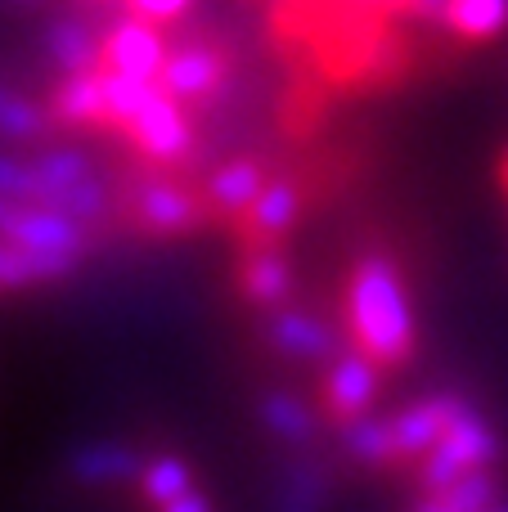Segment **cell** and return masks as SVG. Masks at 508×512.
I'll return each mask as SVG.
<instances>
[{
    "mask_svg": "<svg viewBox=\"0 0 508 512\" xmlns=\"http://www.w3.org/2000/svg\"><path fill=\"white\" fill-rule=\"evenodd\" d=\"M342 328L356 355H365L378 369H396L414 355V310L405 279L396 270V261L387 256H360L356 270L342 292Z\"/></svg>",
    "mask_w": 508,
    "mask_h": 512,
    "instance_id": "cell-1",
    "label": "cell"
},
{
    "mask_svg": "<svg viewBox=\"0 0 508 512\" xmlns=\"http://www.w3.org/2000/svg\"><path fill=\"white\" fill-rule=\"evenodd\" d=\"M495 454H500L495 432L473 414V409H464V414H459V423L441 436L437 450L419 463V481H423V490H428V495H446V490L459 486L464 477L482 472Z\"/></svg>",
    "mask_w": 508,
    "mask_h": 512,
    "instance_id": "cell-2",
    "label": "cell"
},
{
    "mask_svg": "<svg viewBox=\"0 0 508 512\" xmlns=\"http://www.w3.org/2000/svg\"><path fill=\"white\" fill-rule=\"evenodd\" d=\"M167 59L171 54H167V41L158 36V27L140 23V18H131V23H122L117 32L104 36V72H117V77L153 86V81H162Z\"/></svg>",
    "mask_w": 508,
    "mask_h": 512,
    "instance_id": "cell-3",
    "label": "cell"
},
{
    "mask_svg": "<svg viewBox=\"0 0 508 512\" xmlns=\"http://www.w3.org/2000/svg\"><path fill=\"white\" fill-rule=\"evenodd\" d=\"M464 400L459 396H428L419 405H410L401 418H392V436H396V459L423 463L432 450L441 445V436L459 423L464 414Z\"/></svg>",
    "mask_w": 508,
    "mask_h": 512,
    "instance_id": "cell-4",
    "label": "cell"
},
{
    "mask_svg": "<svg viewBox=\"0 0 508 512\" xmlns=\"http://www.w3.org/2000/svg\"><path fill=\"white\" fill-rule=\"evenodd\" d=\"M126 131H131V140L158 162L185 158L189 153V126H185V117H180L176 99H171L167 90H153L149 104L140 108V117H135Z\"/></svg>",
    "mask_w": 508,
    "mask_h": 512,
    "instance_id": "cell-5",
    "label": "cell"
},
{
    "mask_svg": "<svg viewBox=\"0 0 508 512\" xmlns=\"http://www.w3.org/2000/svg\"><path fill=\"white\" fill-rule=\"evenodd\" d=\"M378 396V364H369L365 355H338V364L329 369L324 382V400H329V414L338 423H360L369 405Z\"/></svg>",
    "mask_w": 508,
    "mask_h": 512,
    "instance_id": "cell-6",
    "label": "cell"
},
{
    "mask_svg": "<svg viewBox=\"0 0 508 512\" xmlns=\"http://www.w3.org/2000/svg\"><path fill=\"white\" fill-rule=\"evenodd\" d=\"M216 81H221V54L207 45H180V50H171L158 86L171 99H203Z\"/></svg>",
    "mask_w": 508,
    "mask_h": 512,
    "instance_id": "cell-7",
    "label": "cell"
},
{
    "mask_svg": "<svg viewBox=\"0 0 508 512\" xmlns=\"http://www.w3.org/2000/svg\"><path fill=\"white\" fill-rule=\"evenodd\" d=\"M293 221H297V189L293 185H266V194L239 216V230L248 243L266 248V243H275Z\"/></svg>",
    "mask_w": 508,
    "mask_h": 512,
    "instance_id": "cell-8",
    "label": "cell"
},
{
    "mask_svg": "<svg viewBox=\"0 0 508 512\" xmlns=\"http://www.w3.org/2000/svg\"><path fill=\"white\" fill-rule=\"evenodd\" d=\"M45 45H50V59L59 63L68 77L95 72V63H104V41L95 36V27L77 23V18H59V23L50 27V36H45Z\"/></svg>",
    "mask_w": 508,
    "mask_h": 512,
    "instance_id": "cell-9",
    "label": "cell"
},
{
    "mask_svg": "<svg viewBox=\"0 0 508 512\" xmlns=\"http://www.w3.org/2000/svg\"><path fill=\"white\" fill-rule=\"evenodd\" d=\"M135 207H140V221L158 234L189 230V225H198V216H203V207H198L194 198L171 189V185H144Z\"/></svg>",
    "mask_w": 508,
    "mask_h": 512,
    "instance_id": "cell-10",
    "label": "cell"
},
{
    "mask_svg": "<svg viewBox=\"0 0 508 512\" xmlns=\"http://www.w3.org/2000/svg\"><path fill=\"white\" fill-rule=\"evenodd\" d=\"M270 337H275L279 351L302 355V360H329V355L338 351V342H333L329 328L315 324V319L302 315V310H284V315H275Z\"/></svg>",
    "mask_w": 508,
    "mask_h": 512,
    "instance_id": "cell-11",
    "label": "cell"
},
{
    "mask_svg": "<svg viewBox=\"0 0 508 512\" xmlns=\"http://www.w3.org/2000/svg\"><path fill=\"white\" fill-rule=\"evenodd\" d=\"M77 256H59V252H27L14 243H0V288H27V283H45V279H63L72 270Z\"/></svg>",
    "mask_w": 508,
    "mask_h": 512,
    "instance_id": "cell-12",
    "label": "cell"
},
{
    "mask_svg": "<svg viewBox=\"0 0 508 512\" xmlns=\"http://www.w3.org/2000/svg\"><path fill=\"white\" fill-rule=\"evenodd\" d=\"M261 194H266V185H261V167L257 162H248V158L221 167L212 176V185H207V198H212L216 212H234V216L248 212Z\"/></svg>",
    "mask_w": 508,
    "mask_h": 512,
    "instance_id": "cell-13",
    "label": "cell"
},
{
    "mask_svg": "<svg viewBox=\"0 0 508 512\" xmlns=\"http://www.w3.org/2000/svg\"><path fill=\"white\" fill-rule=\"evenodd\" d=\"M459 41H491L508 27V0H450L446 23Z\"/></svg>",
    "mask_w": 508,
    "mask_h": 512,
    "instance_id": "cell-14",
    "label": "cell"
},
{
    "mask_svg": "<svg viewBox=\"0 0 508 512\" xmlns=\"http://www.w3.org/2000/svg\"><path fill=\"white\" fill-rule=\"evenodd\" d=\"M54 117L68 126H90L104 117V86H99V72H77L59 86L54 95Z\"/></svg>",
    "mask_w": 508,
    "mask_h": 512,
    "instance_id": "cell-15",
    "label": "cell"
},
{
    "mask_svg": "<svg viewBox=\"0 0 508 512\" xmlns=\"http://www.w3.org/2000/svg\"><path fill=\"white\" fill-rule=\"evenodd\" d=\"M243 292H248L257 306H275L279 297L288 292V265L279 252L270 248H257L243 265Z\"/></svg>",
    "mask_w": 508,
    "mask_h": 512,
    "instance_id": "cell-16",
    "label": "cell"
},
{
    "mask_svg": "<svg viewBox=\"0 0 508 512\" xmlns=\"http://www.w3.org/2000/svg\"><path fill=\"white\" fill-rule=\"evenodd\" d=\"M99 86H104V117L117 126H131L140 117V108L149 104V95L158 90V86H144V81L117 77V72H104V68H99Z\"/></svg>",
    "mask_w": 508,
    "mask_h": 512,
    "instance_id": "cell-17",
    "label": "cell"
},
{
    "mask_svg": "<svg viewBox=\"0 0 508 512\" xmlns=\"http://www.w3.org/2000/svg\"><path fill=\"white\" fill-rule=\"evenodd\" d=\"M0 198L27 207H50V194H45V180L36 176V167L14 158H0Z\"/></svg>",
    "mask_w": 508,
    "mask_h": 512,
    "instance_id": "cell-18",
    "label": "cell"
},
{
    "mask_svg": "<svg viewBox=\"0 0 508 512\" xmlns=\"http://www.w3.org/2000/svg\"><path fill=\"white\" fill-rule=\"evenodd\" d=\"M347 445L356 459L365 463H387L396 459V436H392V423H378V418H360V423L347 427Z\"/></svg>",
    "mask_w": 508,
    "mask_h": 512,
    "instance_id": "cell-19",
    "label": "cell"
},
{
    "mask_svg": "<svg viewBox=\"0 0 508 512\" xmlns=\"http://www.w3.org/2000/svg\"><path fill=\"white\" fill-rule=\"evenodd\" d=\"M41 131H45L41 113H36L27 99H18L14 90L0 86V135H5V140H36Z\"/></svg>",
    "mask_w": 508,
    "mask_h": 512,
    "instance_id": "cell-20",
    "label": "cell"
},
{
    "mask_svg": "<svg viewBox=\"0 0 508 512\" xmlns=\"http://www.w3.org/2000/svg\"><path fill=\"white\" fill-rule=\"evenodd\" d=\"M77 472L86 481H117V477H131L135 459L126 450H113V445H99V450L77 454Z\"/></svg>",
    "mask_w": 508,
    "mask_h": 512,
    "instance_id": "cell-21",
    "label": "cell"
},
{
    "mask_svg": "<svg viewBox=\"0 0 508 512\" xmlns=\"http://www.w3.org/2000/svg\"><path fill=\"white\" fill-rule=\"evenodd\" d=\"M144 495H149L153 504H162V508H167L171 499L189 495V477H185V468H180L176 459H158L149 472H144Z\"/></svg>",
    "mask_w": 508,
    "mask_h": 512,
    "instance_id": "cell-22",
    "label": "cell"
},
{
    "mask_svg": "<svg viewBox=\"0 0 508 512\" xmlns=\"http://www.w3.org/2000/svg\"><path fill=\"white\" fill-rule=\"evenodd\" d=\"M261 414H266V423L275 427L279 436H293V441L311 436V414H306L293 396H270L266 405H261Z\"/></svg>",
    "mask_w": 508,
    "mask_h": 512,
    "instance_id": "cell-23",
    "label": "cell"
},
{
    "mask_svg": "<svg viewBox=\"0 0 508 512\" xmlns=\"http://www.w3.org/2000/svg\"><path fill=\"white\" fill-rule=\"evenodd\" d=\"M59 212L63 216H72V221H90V216H99L104 212V189H99V180L90 176V180H81L77 189H68V194L59 198Z\"/></svg>",
    "mask_w": 508,
    "mask_h": 512,
    "instance_id": "cell-24",
    "label": "cell"
},
{
    "mask_svg": "<svg viewBox=\"0 0 508 512\" xmlns=\"http://www.w3.org/2000/svg\"><path fill=\"white\" fill-rule=\"evenodd\" d=\"M131 5V18H140V23H171V18L185 14L189 0H126Z\"/></svg>",
    "mask_w": 508,
    "mask_h": 512,
    "instance_id": "cell-25",
    "label": "cell"
},
{
    "mask_svg": "<svg viewBox=\"0 0 508 512\" xmlns=\"http://www.w3.org/2000/svg\"><path fill=\"white\" fill-rule=\"evenodd\" d=\"M162 512H207V504H203L198 495H180V499H171V504L162 508Z\"/></svg>",
    "mask_w": 508,
    "mask_h": 512,
    "instance_id": "cell-26",
    "label": "cell"
},
{
    "mask_svg": "<svg viewBox=\"0 0 508 512\" xmlns=\"http://www.w3.org/2000/svg\"><path fill=\"white\" fill-rule=\"evenodd\" d=\"M419 512H450V504H446L441 495H428V499H423V508H419Z\"/></svg>",
    "mask_w": 508,
    "mask_h": 512,
    "instance_id": "cell-27",
    "label": "cell"
},
{
    "mask_svg": "<svg viewBox=\"0 0 508 512\" xmlns=\"http://www.w3.org/2000/svg\"><path fill=\"white\" fill-rule=\"evenodd\" d=\"M500 185H504V194H508V153H504V162H500Z\"/></svg>",
    "mask_w": 508,
    "mask_h": 512,
    "instance_id": "cell-28",
    "label": "cell"
},
{
    "mask_svg": "<svg viewBox=\"0 0 508 512\" xmlns=\"http://www.w3.org/2000/svg\"><path fill=\"white\" fill-rule=\"evenodd\" d=\"M365 5H405V0H365Z\"/></svg>",
    "mask_w": 508,
    "mask_h": 512,
    "instance_id": "cell-29",
    "label": "cell"
}]
</instances>
